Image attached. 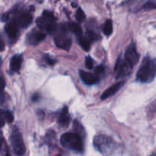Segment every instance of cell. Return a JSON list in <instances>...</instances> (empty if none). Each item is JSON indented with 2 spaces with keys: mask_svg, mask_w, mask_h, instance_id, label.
<instances>
[{
  "mask_svg": "<svg viewBox=\"0 0 156 156\" xmlns=\"http://www.w3.org/2000/svg\"><path fill=\"white\" fill-rule=\"evenodd\" d=\"M156 65L154 59L146 56L143 59L136 73V80L142 83H150L155 77Z\"/></svg>",
  "mask_w": 156,
  "mask_h": 156,
  "instance_id": "obj_1",
  "label": "cell"
},
{
  "mask_svg": "<svg viewBox=\"0 0 156 156\" xmlns=\"http://www.w3.org/2000/svg\"><path fill=\"white\" fill-rule=\"evenodd\" d=\"M60 143L63 147L76 152L80 153L84 150L82 137L78 133H66L62 134L60 137Z\"/></svg>",
  "mask_w": 156,
  "mask_h": 156,
  "instance_id": "obj_2",
  "label": "cell"
},
{
  "mask_svg": "<svg viewBox=\"0 0 156 156\" xmlns=\"http://www.w3.org/2000/svg\"><path fill=\"white\" fill-rule=\"evenodd\" d=\"M37 26L42 30L49 34H53L56 30V19L54 15L50 11H44L42 16L37 20Z\"/></svg>",
  "mask_w": 156,
  "mask_h": 156,
  "instance_id": "obj_3",
  "label": "cell"
},
{
  "mask_svg": "<svg viewBox=\"0 0 156 156\" xmlns=\"http://www.w3.org/2000/svg\"><path fill=\"white\" fill-rule=\"evenodd\" d=\"M94 148L103 155H108L114 151L115 143L110 137L104 135L96 136L93 142Z\"/></svg>",
  "mask_w": 156,
  "mask_h": 156,
  "instance_id": "obj_4",
  "label": "cell"
},
{
  "mask_svg": "<svg viewBox=\"0 0 156 156\" xmlns=\"http://www.w3.org/2000/svg\"><path fill=\"white\" fill-rule=\"evenodd\" d=\"M11 144H12V149L15 154L18 156H21L25 152V146L23 141V138L21 133L17 129V127H14L12 131L10 136Z\"/></svg>",
  "mask_w": 156,
  "mask_h": 156,
  "instance_id": "obj_5",
  "label": "cell"
},
{
  "mask_svg": "<svg viewBox=\"0 0 156 156\" xmlns=\"http://www.w3.org/2000/svg\"><path fill=\"white\" fill-rule=\"evenodd\" d=\"M133 70V66L129 65L124 59H122L121 57H119L117 59L114 69V73L116 75V79H120L129 76Z\"/></svg>",
  "mask_w": 156,
  "mask_h": 156,
  "instance_id": "obj_6",
  "label": "cell"
},
{
  "mask_svg": "<svg viewBox=\"0 0 156 156\" xmlns=\"http://www.w3.org/2000/svg\"><path fill=\"white\" fill-rule=\"evenodd\" d=\"M54 42L56 47L62 50H69L72 46V39L65 30H62V32L56 34L54 37Z\"/></svg>",
  "mask_w": 156,
  "mask_h": 156,
  "instance_id": "obj_7",
  "label": "cell"
},
{
  "mask_svg": "<svg viewBox=\"0 0 156 156\" xmlns=\"http://www.w3.org/2000/svg\"><path fill=\"white\" fill-rule=\"evenodd\" d=\"M139 59H140V55L137 52L135 44L132 43L126 48V52H125L124 60L133 67V66H135L138 62Z\"/></svg>",
  "mask_w": 156,
  "mask_h": 156,
  "instance_id": "obj_8",
  "label": "cell"
},
{
  "mask_svg": "<svg viewBox=\"0 0 156 156\" xmlns=\"http://www.w3.org/2000/svg\"><path fill=\"white\" fill-rule=\"evenodd\" d=\"M14 21L16 22L18 27L26 28L31 24L32 21H33V17L30 12H21L17 16L16 19L14 20Z\"/></svg>",
  "mask_w": 156,
  "mask_h": 156,
  "instance_id": "obj_9",
  "label": "cell"
},
{
  "mask_svg": "<svg viewBox=\"0 0 156 156\" xmlns=\"http://www.w3.org/2000/svg\"><path fill=\"white\" fill-rule=\"evenodd\" d=\"M79 76L82 79V82L88 85H92L98 83L100 80V77L95 74V73H91L89 72H85L83 70L79 71Z\"/></svg>",
  "mask_w": 156,
  "mask_h": 156,
  "instance_id": "obj_10",
  "label": "cell"
},
{
  "mask_svg": "<svg viewBox=\"0 0 156 156\" xmlns=\"http://www.w3.org/2000/svg\"><path fill=\"white\" fill-rule=\"evenodd\" d=\"M125 84V81H121V82H119L117 83L114 84V85H111L110 88H108V89L105 90L103 92V94L101 95V100H105V99L109 98L110 97L113 96L114 94H115L123 86V85Z\"/></svg>",
  "mask_w": 156,
  "mask_h": 156,
  "instance_id": "obj_11",
  "label": "cell"
},
{
  "mask_svg": "<svg viewBox=\"0 0 156 156\" xmlns=\"http://www.w3.org/2000/svg\"><path fill=\"white\" fill-rule=\"evenodd\" d=\"M18 30H19V27L14 20L8 23L5 26L6 34L8 37L12 40L16 39L18 34Z\"/></svg>",
  "mask_w": 156,
  "mask_h": 156,
  "instance_id": "obj_12",
  "label": "cell"
},
{
  "mask_svg": "<svg viewBox=\"0 0 156 156\" xmlns=\"http://www.w3.org/2000/svg\"><path fill=\"white\" fill-rule=\"evenodd\" d=\"M45 34L42 31H32L27 36V41L30 44H37L45 39Z\"/></svg>",
  "mask_w": 156,
  "mask_h": 156,
  "instance_id": "obj_13",
  "label": "cell"
},
{
  "mask_svg": "<svg viewBox=\"0 0 156 156\" xmlns=\"http://www.w3.org/2000/svg\"><path fill=\"white\" fill-rule=\"evenodd\" d=\"M13 114L10 111H5L4 110L0 109V128L2 127L5 123H10L13 121Z\"/></svg>",
  "mask_w": 156,
  "mask_h": 156,
  "instance_id": "obj_14",
  "label": "cell"
},
{
  "mask_svg": "<svg viewBox=\"0 0 156 156\" xmlns=\"http://www.w3.org/2000/svg\"><path fill=\"white\" fill-rule=\"evenodd\" d=\"M22 62V56L21 55H15L10 61V69L12 72H18L21 69Z\"/></svg>",
  "mask_w": 156,
  "mask_h": 156,
  "instance_id": "obj_15",
  "label": "cell"
},
{
  "mask_svg": "<svg viewBox=\"0 0 156 156\" xmlns=\"http://www.w3.org/2000/svg\"><path fill=\"white\" fill-rule=\"evenodd\" d=\"M70 120L68 108L65 107L59 114V118H58V123L61 124L62 126H66L69 124Z\"/></svg>",
  "mask_w": 156,
  "mask_h": 156,
  "instance_id": "obj_16",
  "label": "cell"
},
{
  "mask_svg": "<svg viewBox=\"0 0 156 156\" xmlns=\"http://www.w3.org/2000/svg\"><path fill=\"white\" fill-rule=\"evenodd\" d=\"M92 42L91 39L87 36L86 34L85 36H81L79 37V45L85 50V51H88L91 48V44Z\"/></svg>",
  "mask_w": 156,
  "mask_h": 156,
  "instance_id": "obj_17",
  "label": "cell"
},
{
  "mask_svg": "<svg viewBox=\"0 0 156 156\" xmlns=\"http://www.w3.org/2000/svg\"><path fill=\"white\" fill-rule=\"evenodd\" d=\"M68 28L69 30H70L71 32H73V34H75L77 36H81L82 34V27L81 26L79 25L78 23L76 22H69L68 24Z\"/></svg>",
  "mask_w": 156,
  "mask_h": 156,
  "instance_id": "obj_18",
  "label": "cell"
},
{
  "mask_svg": "<svg viewBox=\"0 0 156 156\" xmlns=\"http://www.w3.org/2000/svg\"><path fill=\"white\" fill-rule=\"evenodd\" d=\"M103 32L106 36H110L113 32V24L111 20H107L103 26Z\"/></svg>",
  "mask_w": 156,
  "mask_h": 156,
  "instance_id": "obj_19",
  "label": "cell"
},
{
  "mask_svg": "<svg viewBox=\"0 0 156 156\" xmlns=\"http://www.w3.org/2000/svg\"><path fill=\"white\" fill-rule=\"evenodd\" d=\"M76 19H77V21H79V22H82V21H85V12H84L81 9H79L76 13Z\"/></svg>",
  "mask_w": 156,
  "mask_h": 156,
  "instance_id": "obj_20",
  "label": "cell"
},
{
  "mask_svg": "<svg viewBox=\"0 0 156 156\" xmlns=\"http://www.w3.org/2000/svg\"><path fill=\"white\" fill-rule=\"evenodd\" d=\"M156 8V3L153 1L146 2L143 5V9H155Z\"/></svg>",
  "mask_w": 156,
  "mask_h": 156,
  "instance_id": "obj_21",
  "label": "cell"
},
{
  "mask_svg": "<svg viewBox=\"0 0 156 156\" xmlns=\"http://www.w3.org/2000/svg\"><path fill=\"white\" fill-rule=\"evenodd\" d=\"M85 66L88 69H91L93 68V59H91V56H87L85 59Z\"/></svg>",
  "mask_w": 156,
  "mask_h": 156,
  "instance_id": "obj_22",
  "label": "cell"
},
{
  "mask_svg": "<svg viewBox=\"0 0 156 156\" xmlns=\"http://www.w3.org/2000/svg\"><path fill=\"white\" fill-rule=\"evenodd\" d=\"M104 73H105V67H104V66H98V67H96L94 73L97 76H99L101 74H103Z\"/></svg>",
  "mask_w": 156,
  "mask_h": 156,
  "instance_id": "obj_23",
  "label": "cell"
},
{
  "mask_svg": "<svg viewBox=\"0 0 156 156\" xmlns=\"http://www.w3.org/2000/svg\"><path fill=\"white\" fill-rule=\"evenodd\" d=\"M5 87V79L2 77H0V93L4 90Z\"/></svg>",
  "mask_w": 156,
  "mask_h": 156,
  "instance_id": "obj_24",
  "label": "cell"
},
{
  "mask_svg": "<svg viewBox=\"0 0 156 156\" xmlns=\"http://www.w3.org/2000/svg\"><path fill=\"white\" fill-rule=\"evenodd\" d=\"M45 60H46V62H47V63L50 64V65H53V64L55 63L54 59H51V58H50L49 56H45Z\"/></svg>",
  "mask_w": 156,
  "mask_h": 156,
  "instance_id": "obj_25",
  "label": "cell"
},
{
  "mask_svg": "<svg viewBox=\"0 0 156 156\" xmlns=\"http://www.w3.org/2000/svg\"><path fill=\"white\" fill-rule=\"evenodd\" d=\"M4 50H5V42L4 41H3L2 36L0 35V52L3 51Z\"/></svg>",
  "mask_w": 156,
  "mask_h": 156,
  "instance_id": "obj_26",
  "label": "cell"
},
{
  "mask_svg": "<svg viewBox=\"0 0 156 156\" xmlns=\"http://www.w3.org/2000/svg\"><path fill=\"white\" fill-rule=\"evenodd\" d=\"M2 143H3V136L2 132L0 131V149H1L2 146Z\"/></svg>",
  "mask_w": 156,
  "mask_h": 156,
  "instance_id": "obj_27",
  "label": "cell"
},
{
  "mask_svg": "<svg viewBox=\"0 0 156 156\" xmlns=\"http://www.w3.org/2000/svg\"><path fill=\"white\" fill-rule=\"evenodd\" d=\"M4 101H5L4 95H3V94H0V105H1L2 104L4 103Z\"/></svg>",
  "mask_w": 156,
  "mask_h": 156,
  "instance_id": "obj_28",
  "label": "cell"
},
{
  "mask_svg": "<svg viewBox=\"0 0 156 156\" xmlns=\"http://www.w3.org/2000/svg\"><path fill=\"white\" fill-rule=\"evenodd\" d=\"M5 156H10V155H9V154H8V153H7V154H6V155H5Z\"/></svg>",
  "mask_w": 156,
  "mask_h": 156,
  "instance_id": "obj_29",
  "label": "cell"
},
{
  "mask_svg": "<svg viewBox=\"0 0 156 156\" xmlns=\"http://www.w3.org/2000/svg\"><path fill=\"white\" fill-rule=\"evenodd\" d=\"M56 156H60V155H56Z\"/></svg>",
  "mask_w": 156,
  "mask_h": 156,
  "instance_id": "obj_30",
  "label": "cell"
},
{
  "mask_svg": "<svg viewBox=\"0 0 156 156\" xmlns=\"http://www.w3.org/2000/svg\"><path fill=\"white\" fill-rule=\"evenodd\" d=\"M152 156H155V155H152Z\"/></svg>",
  "mask_w": 156,
  "mask_h": 156,
  "instance_id": "obj_31",
  "label": "cell"
}]
</instances>
